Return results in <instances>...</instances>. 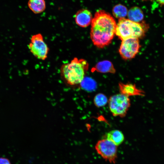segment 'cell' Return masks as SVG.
I'll return each mask as SVG.
<instances>
[{"label":"cell","mask_w":164,"mask_h":164,"mask_svg":"<svg viewBox=\"0 0 164 164\" xmlns=\"http://www.w3.org/2000/svg\"><path fill=\"white\" fill-rule=\"evenodd\" d=\"M128 12L127 8L121 4L115 5L112 9V13L114 16L119 19L124 18L128 14Z\"/></svg>","instance_id":"cell-14"},{"label":"cell","mask_w":164,"mask_h":164,"mask_svg":"<svg viewBox=\"0 0 164 164\" xmlns=\"http://www.w3.org/2000/svg\"><path fill=\"white\" fill-rule=\"evenodd\" d=\"M95 70L102 73H114L116 70L112 63L108 60H104L98 63L95 66Z\"/></svg>","instance_id":"cell-13"},{"label":"cell","mask_w":164,"mask_h":164,"mask_svg":"<svg viewBox=\"0 0 164 164\" xmlns=\"http://www.w3.org/2000/svg\"><path fill=\"white\" fill-rule=\"evenodd\" d=\"M108 102L111 112L114 116L124 117L130 106L129 97L121 93L111 96Z\"/></svg>","instance_id":"cell-4"},{"label":"cell","mask_w":164,"mask_h":164,"mask_svg":"<svg viewBox=\"0 0 164 164\" xmlns=\"http://www.w3.org/2000/svg\"><path fill=\"white\" fill-rule=\"evenodd\" d=\"M157 1L160 6H164V0H157Z\"/></svg>","instance_id":"cell-18"},{"label":"cell","mask_w":164,"mask_h":164,"mask_svg":"<svg viewBox=\"0 0 164 164\" xmlns=\"http://www.w3.org/2000/svg\"><path fill=\"white\" fill-rule=\"evenodd\" d=\"M127 15L129 19L137 22H141L144 18L142 10L140 7L136 6L131 8L128 11Z\"/></svg>","instance_id":"cell-10"},{"label":"cell","mask_w":164,"mask_h":164,"mask_svg":"<svg viewBox=\"0 0 164 164\" xmlns=\"http://www.w3.org/2000/svg\"><path fill=\"white\" fill-rule=\"evenodd\" d=\"M108 101L107 97L103 94L99 93L94 97V102L95 105L97 107L105 106Z\"/></svg>","instance_id":"cell-16"},{"label":"cell","mask_w":164,"mask_h":164,"mask_svg":"<svg viewBox=\"0 0 164 164\" xmlns=\"http://www.w3.org/2000/svg\"><path fill=\"white\" fill-rule=\"evenodd\" d=\"M83 88L88 91H91L95 89L96 84L95 81L89 77H84L80 83Z\"/></svg>","instance_id":"cell-15"},{"label":"cell","mask_w":164,"mask_h":164,"mask_svg":"<svg viewBox=\"0 0 164 164\" xmlns=\"http://www.w3.org/2000/svg\"><path fill=\"white\" fill-rule=\"evenodd\" d=\"M149 26L144 21H132L125 18L119 19L116 25L115 34L122 41L130 38L143 37Z\"/></svg>","instance_id":"cell-2"},{"label":"cell","mask_w":164,"mask_h":164,"mask_svg":"<svg viewBox=\"0 0 164 164\" xmlns=\"http://www.w3.org/2000/svg\"><path fill=\"white\" fill-rule=\"evenodd\" d=\"M0 164H11L9 160L7 159L0 158Z\"/></svg>","instance_id":"cell-17"},{"label":"cell","mask_w":164,"mask_h":164,"mask_svg":"<svg viewBox=\"0 0 164 164\" xmlns=\"http://www.w3.org/2000/svg\"><path fill=\"white\" fill-rule=\"evenodd\" d=\"M106 138L117 146L121 144L124 140L123 134L121 131L117 130L109 132L107 135Z\"/></svg>","instance_id":"cell-12"},{"label":"cell","mask_w":164,"mask_h":164,"mask_svg":"<svg viewBox=\"0 0 164 164\" xmlns=\"http://www.w3.org/2000/svg\"><path fill=\"white\" fill-rule=\"evenodd\" d=\"M118 86L121 93L128 97L144 95V92L137 88L134 84L131 83L124 84L120 82Z\"/></svg>","instance_id":"cell-9"},{"label":"cell","mask_w":164,"mask_h":164,"mask_svg":"<svg viewBox=\"0 0 164 164\" xmlns=\"http://www.w3.org/2000/svg\"><path fill=\"white\" fill-rule=\"evenodd\" d=\"M28 45L30 52L36 58L45 60L47 57L49 49L41 33L32 35Z\"/></svg>","instance_id":"cell-5"},{"label":"cell","mask_w":164,"mask_h":164,"mask_svg":"<svg viewBox=\"0 0 164 164\" xmlns=\"http://www.w3.org/2000/svg\"><path fill=\"white\" fill-rule=\"evenodd\" d=\"M28 6L35 14H39L43 12L46 8L45 0H29Z\"/></svg>","instance_id":"cell-11"},{"label":"cell","mask_w":164,"mask_h":164,"mask_svg":"<svg viewBox=\"0 0 164 164\" xmlns=\"http://www.w3.org/2000/svg\"><path fill=\"white\" fill-rule=\"evenodd\" d=\"M95 149L98 154L106 161L115 164L117 158V146L107 139L100 140Z\"/></svg>","instance_id":"cell-6"},{"label":"cell","mask_w":164,"mask_h":164,"mask_svg":"<svg viewBox=\"0 0 164 164\" xmlns=\"http://www.w3.org/2000/svg\"><path fill=\"white\" fill-rule=\"evenodd\" d=\"M74 18L76 23L82 27L88 26L93 19L91 12L86 9H82L78 11L75 14Z\"/></svg>","instance_id":"cell-8"},{"label":"cell","mask_w":164,"mask_h":164,"mask_svg":"<svg viewBox=\"0 0 164 164\" xmlns=\"http://www.w3.org/2000/svg\"><path fill=\"white\" fill-rule=\"evenodd\" d=\"M88 65L86 60L75 57L71 62L63 65L61 73L69 84L74 85L80 84L84 78L85 71Z\"/></svg>","instance_id":"cell-3"},{"label":"cell","mask_w":164,"mask_h":164,"mask_svg":"<svg viewBox=\"0 0 164 164\" xmlns=\"http://www.w3.org/2000/svg\"><path fill=\"white\" fill-rule=\"evenodd\" d=\"M142 0V1H153V0Z\"/></svg>","instance_id":"cell-19"},{"label":"cell","mask_w":164,"mask_h":164,"mask_svg":"<svg viewBox=\"0 0 164 164\" xmlns=\"http://www.w3.org/2000/svg\"><path fill=\"white\" fill-rule=\"evenodd\" d=\"M114 18L103 10L96 11L91 22V39L94 45L102 48L111 42L116 26Z\"/></svg>","instance_id":"cell-1"},{"label":"cell","mask_w":164,"mask_h":164,"mask_svg":"<svg viewBox=\"0 0 164 164\" xmlns=\"http://www.w3.org/2000/svg\"><path fill=\"white\" fill-rule=\"evenodd\" d=\"M140 48L138 39L130 38L122 41L119 51L123 59L130 60L135 57Z\"/></svg>","instance_id":"cell-7"}]
</instances>
